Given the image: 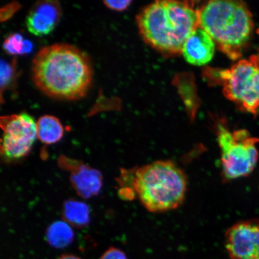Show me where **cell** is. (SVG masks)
Instances as JSON below:
<instances>
[{
  "label": "cell",
  "mask_w": 259,
  "mask_h": 259,
  "mask_svg": "<svg viewBox=\"0 0 259 259\" xmlns=\"http://www.w3.org/2000/svg\"><path fill=\"white\" fill-rule=\"evenodd\" d=\"M3 48L11 55H23L30 53L32 45L30 41L25 40L21 34L14 33L6 38Z\"/></svg>",
  "instance_id": "cell-15"
},
{
  "label": "cell",
  "mask_w": 259,
  "mask_h": 259,
  "mask_svg": "<svg viewBox=\"0 0 259 259\" xmlns=\"http://www.w3.org/2000/svg\"><path fill=\"white\" fill-rule=\"evenodd\" d=\"M259 220L240 221L225 234V246L231 259H254L256 252Z\"/></svg>",
  "instance_id": "cell-8"
},
{
  "label": "cell",
  "mask_w": 259,
  "mask_h": 259,
  "mask_svg": "<svg viewBox=\"0 0 259 259\" xmlns=\"http://www.w3.org/2000/svg\"><path fill=\"white\" fill-rule=\"evenodd\" d=\"M63 216L68 224L82 228L89 224L90 209L85 203L70 199L64 203Z\"/></svg>",
  "instance_id": "cell-13"
},
{
  "label": "cell",
  "mask_w": 259,
  "mask_h": 259,
  "mask_svg": "<svg viewBox=\"0 0 259 259\" xmlns=\"http://www.w3.org/2000/svg\"><path fill=\"white\" fill-rule=\"evenodd\" d=\"M227 99L242 111L257 115L259 110V63L256 56L240 60L230 69L218 72Z\"/></svg>",
  "instance_id": "cell-6"
},
{
  "label": "cell",
  "mask_w": 259,
  "mask_h": 259,
  "mask_svg": "<svg viewBox=\"0 0 259 259\" xmlns=\"http://www.w3.org/2000/svg\"><path fill=\"white\" fill-rule=\"evenodd\" d=\"M217 134L225 180L250 176L257 163L259 139L251 137L246 130L231 132L222 124L219 125Z\"/></svg>",
  "instance_id": "cell-5"
},
{
  "label": "cell",
  "mask_w": 259,
  "mask_h": 259,
  "mask_svg": "<svg viewBox=\"0 0 259 259\" xmlns=\"http://www.w3.org/2000/svg\"><path fill=\"white\" fill-rule=\"evenodd\" d=\"M32 78L41 92L53 98H83L92 85L93 68L89 58L73 45L57 44L41 48L31 67Z\"/></svg>",
  "instance_id": "cell-1"
},
{
  "label": "cell",
  "mask_w": 259,
  "mask_h": 259,
  "mask_svg": "<svg viewBox=\"0 0 259 259\" xmlns=\"http://www.w3.org/2000/svg\"><path fill=\"white\" fill-rule=\"evenodd\" d=\"M137 21L146 43L172 56L181 54L187 38L199 27V11L192 2L163 0L145 7Z\"/></svg>",
  "instance_id": "cell-2"
},
{
  "label": "cell",
  "mask_w": 259,
  "mask_h": 259,
  "mask_svg": "<svg viewBox=\"0 0 259 259\" xmlns=\"http://www.w3.org/2000/svg\"><path fill=\"white\" fill-rule=\"evenodd\" d=\"M16 61L11 64L2 60L1 63V92L2 95L4 90L9 87L15 77L16 72Z\"/></svg>",
  "instance_id": "cell-16"
},
{
  "label": "cell",
  "mask_w": 259,
  "mask_h": 259,
  "mask_svg": "<svg viewBox=\"0 0 259 259\" xmlns=\"http://www.w3.org/2000/svg\"><path fill=\"white\" fill-rule=\"evenodd\" d=\"M256 56H257V58L258 62L259 63V51H258V55Z\"/></svg>",
  "instance_id": "cell-20"
},
{
  "label": "cell",
  "mask_w": 259,
  "mask_h": 259,
  "mask_svg": "<svg viewBox=\"0 0 259 259\" xmlns=\"http://www.w3.org/2000/svg\"><path fill=\"white\" fill-rule=\"evenodd\" d=\"M187 178L170 160H157L131 172V186L148 211L160 213L182 205L187 190Z\"/></svg>",
  "instance_id": "cell-4"
},
{
  "label": "cell",
  "mask_w": 259,
  "mask_h": 259,
  "mask_svg": "<svg viewBox=\"0 0 259 259\" xmlns=\"http://www.w3.org/2000/svg\"><path fill=\"white\" fill-rule=\"evenodd\" d=\"M37 137L45 144L57 143L64 135L62 124L56 116L44 115L36 122Z\"/></svg>",
  "instance_id": "cell-12"
},
{
  "label": "cell",
  "mask_w": 259,
  "mask_h": 259,
  "mask_svg": "<svg viewBox=\"0 0 259 259\" xmlns=\"http://www.w3.org/2000/svg\"><path fill=\"white\" fill-rule=\"evenodd\" d=\"M131 1H104L103 3L107 8L113 10V11L121 12L127 9L131 5Z\"/></svg>",
  "instance_id": "cell-17"
},
{
  "label": "cell",
  "mask_w": 259,
  "mask_h": 259,
  "mask_svg": "<svg viewBox=\"0 0 259 259\" xmlns=\"http://www.w3.org/2000/svg\"><path fill=\"white\" fill-rule=\"evenodd\" d=\"M199 27L205 30L220 51L238 60L254 30L252 14L244 2L214 0L198 9Z\"/></svg>",
  "instance_id": "cell-3"
},
{
  "label": "cell",
  "mask_w": 259,
  "mask_h": 259,
  "mask_svg": "<svg viewBox=\"0 0 259 259\" xmlns=\"http://www.w3.org/2000/svg\"><path fill=\"white\" fill-rule=\"evenodd\" d=\"M215 47L209 35L199 27L187 38L181 54L188 63L194 66H203L212 59Z\"/></svg>",
  "instance_id": "cell-11"
},
{
  "label": "cell",
  "mask_w": 259,
  "mask_h": 259,
  "mask_svg": "<svg viewBox=\"0 0 259 259\" xmlns=\"http://www.w3.org/2000/svg\"><path fill=\"white\" fill-rule=\"evenodd\" d=\"M59 164L70 171L72 187L83 198L89 199L97 195L102 189L103 177L98 170L64 157L59 158Z\"/></svg>",
  "instance_id": "cell-9"
},
{
  "label": "cell",
  "mask_w": 259,
  "mask_h": 259,
  "mask_svg": "<svg viewBox=\"0 0 259 259\" xmlns=\"http://www.w3.org/2000/svg\"><path fill=\"white\" fill-rule=\"evenodd\" d=\"M58 259H80L79 257L76 256V255L72 254H65L61 255Z\"/></svg>",
  "instance_id": "cell-19"
},
{
  "label": "cell",
  "mask_w": 259,
  "mask_h": 259,
  "mask_svg": "<svg viewBox=\"0 0 259 259\" xmlns=\"http://www.w3.org/2000/svg\"><path fill=\"white\" fill-rule=\"evenodd\" d=\"M1 154L6 160L21 159L30 153L37 137L36 122L27 113L3 116Z\"/></svg>",
  "instance_id": "cell-7"
},
{
  "label": "cell",
  "mask_w": 259,
  "mask_h": 259,
  "mask_svg": "<svg viewBox=\"0 0 259 259\" xmlns=\"http://www.w3.org/2000/svg\"><path fill=\"white\" fill-rule=\"evenodd\" d=\"M100 259H127L122 250L115 247H111L103 254Z\"/></svg>",
  "instance_id": "cell-18"
},
{
  "label": "cell",
  "mask_w": 259,
  "mask_h": 259,
  "mask_svg": "<svg viewBox=\"0 0 259 259\" xmlns=\"http://www.w3.org/2000/svg\"><path fill=\"white\" fill-rule=\"evenodd\" d=\"M61 16V8L57 1L38 2L29 12L26 25L31 34L43 36L54 30Z\"/></svg>",
  "instance_id": "cell-10"
},
{
  "label": "cell",
  "mask_w": 259,
  "mask_h": 259,
  "mask_svg": "<svg viewBox=\"0 0 259 259\" xmlns=\"http://www.w3.org/2000/svg\"><path fill=\"white\" fill-rule=\"evenodd\" d=\"M74 232L66 222L56 221L48 227L46 238L48 244L56 248L61 249L72 244Z\"/></svg>",
  "instance_id": "cell-14"
}]
</instances>
